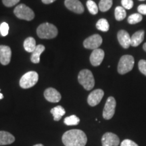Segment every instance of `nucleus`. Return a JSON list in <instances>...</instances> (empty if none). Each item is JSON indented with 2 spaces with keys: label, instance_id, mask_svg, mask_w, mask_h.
I'll return each mask as SVG.
<instances>
[{
  "label": "nucleus",
  "instance_id": "nucleus-20",
  "mask_svg": "<svg viewBox=\"0 0 146 146\" xmlns=\"http://www.w3.org/2000/svg\"><path fill=\"white\" fill-rule=\"evenodd\" d=\"M36 47V41L33 37L30 36V37L27 38L24 41V48L27 52L33 53L35 50Z\"/></svg>",
  "mask_w": 146,
  "mask_h": 146
},
{
  "label": "nucleus",
  "instance_id": "nucleus-10",
  "mask_svg": "<svg viewBox=\"0 0 146 146\" xmlns=\"http://www.w3.org/2000/svg\"><path fill=\"white\" fill-rule=\"evenodd\" d=\"M102 146H118L120 143L119 137L112 133H106L102 138Z\"/></svg>",
  "mask_w": 146,
  "mask_h": 146
},
{
  "label": "nucleus",
  "instance_id": "nucleus-5",
  "mask_svg": "<svg viewBox=\"0 0 146 146\" xmlns=\"http://www.w3.org/2000/svg\"><path fill=\"white\" fill-rule=\"evenodd\" d=\"M14 13L16 17L22 20L31 21L35 18V13L32 9L25 4H20L16 7Z\"/></svg>",
  "mask_w": 146,
  "mask_h": 146
},
{
  "label": "nucleus",
  "instance_id": "nucleus-27",
  "mask_svg": "<svg viewBox=\"0 0 146 146\" xmlns=\"http://www.w3.org/2000/svg\"><path fill=\"white\" fill-rule=\"evenodd\" d=\"M9 25L6 23H2L0 25V33L3 36H5L8 35L9 32Z\"/></svg>",
  "mask_w": 146,
  "mask_h": 146
},
{
  "label": "nucleus",
  "instance_id": "nucleus-15",
  "mask_svg": "<svg viewBox=\"0 0 146 146\" xmlns=\"http://www.w3.org/2000/svg\"><path fill=\"white\" fill-rule=\"evenodd\" d=\"M118 42L123 48L128 49L131 46V36L125 30H120L117 34Z\"/></svg>",
  "mask_w": 146,
  "mask_h": 146
},
{
  "label": "nucleus",
  "instance_id": "nucleus-31",
  "mask_svg": "<svg viewBox=\"0 0 146 146\" xmlns=\"http://www.w3.org/2000/svg\"><path fill=\"white\" fill-rule=\"evenodd\" d=\"M120 146H139L135 142H134L132 140L130 139H125L123 140Z\"/></svg>",
  "mask_w": 146,
  "mask_h": 146
},
{
  "label": "nucleus",
  "instance_id": "nucleus-11",
  "mask_svg": "<svg viewBox=\"0 0 146 146\" xmlns=\"http://www.w3.org/2000/svg\"><path fill=\"white\" fill-rule=\"evenodd\" d=\"M12 57V51L7 45H0V63L3 66L10 64Z\"/></svg>",
  "mask_w": 146,
  "mask_h": 146
},
{
  "label": "nucleus",
  "instance_id": "nucleus-12",
  "mask_svg": "<svg viewBox=\"0 0 146 146\" xmlns=\"http://www.w3.org/2000/svg\"><path fill=\"white\" fill-rule=\"evenodd\" d=\"M64 5L67 9L76 14H82L84 12V7L78 0H65Z\"/></svg>",
  "mask_w": 146,
  "mask_h": 146
},
{
  "label": "nucleus",
  "instance_id": "nucleus-6",
  "mask_svg": "<svg viewBox=\"0 0 146 146\" xmlns=\"http://www.w3.org/2000/svg\"><path fill=\"white\" fill-rule=\"evenodd\" d=\"M39 75L35 71H29L22 76L20 80V86L23 89H29L37 83Z\"/></svg>",
  "mask_w": 146,
  "mask_h": 146
},
{
  "label": "nucleus",
  "instance_id": "nucleus-1",
  "mask_svg": "<svg viewBox=\"0 0 146 146\" xmlns=\"http://www.w3.org/2000/svg\"><path fill=\"white\" fill-rule=\"evenodd\" d=\"M62 142L66 146H85L87 137L83 131L72 129L64 133Z\"/></svg>",
  "mask_w": 146,
  "mask_h": 146
},
{
  "label": "nucleus",
  "instance_id": "nucleus-36",
  "mask_svg": "<svg viewBox=\"0 0 146 146\" xmlns=\"http://www.w3.org/2000/svg\"><path fill=\"white\" fill-rule=\"evenodd\" d=\"M33 146H44V145H42V144H36V145H35Z\"/></svg>",
  "mask_w": 146,
  "mask_h": 146
},
{
  "label": "nucleus",
  "instance_id": "nucleus-18",
  "mask_svg": "<svg viewBox=\"0 0 146 146\" xmlns=\"http://www.w3.org/2000/svg\"><path fill=\"white\" fill-rule=\"evenodd\" d=\"M45 47L43 45H36L35 50L32 53L31 56V60L33 63L38 64L40 62V56L44 52Z\"/></svg>",
  "mask_w": 146,
  "mask_h": 146
},
{
  "label": "nucleus",
  "instance_id": "nucleus-24",
  "mask_svg": "<svg viewBox=\"0 0 146 146\" xmlns=\"http://www.w3.org/2000/svg\"><path fill=\"white\" fill-rule=\"evenodd\" d=\"M64 123L68 126L77 125L80 123V119L76 115H71L70 116L65 118Z\"/></svg>",
  "mask_w": 146,
  "mask_h": 146
},
{
  "label": "nucleus",
  "instance_id": "nucleus-37",
  "mask_svg": "<svg viewBox=\"0 0 146 146\" xmlns=\"http://www.w3.org/2000/svg\"><path fill=\"white\" fill-rule=\"evenodd\" d=\"M139 1H145V0H139Z\"/></svg>",
  "mask_w": 146,
  "mask_h": 146
},
{
  "label": "nucleus",
  "instance_id": "nucleus-26",
  "mask_svg": "<svg viewBox=\"0 0 146 146\" xmlns=\"http://www.w3.org/2000/svg\"><path fill=\"white\" fill-rule=\"evenodd\" d=\"M87 7L89 12H90L91 14L96 15V14H98L99 8H98V5H97L96 3H95L93 0H88V1H87Z\"/></svg>",
  "mask_w": 146,
  "mask_h": 146
},
{
  "label": "nucleus",
  "instance_id": "nucleus-7",
  "mask_svg": "<svg viewBox=\"0 0 146 146\" xmlns=\"http://www.w3.org/2000/svg\"><path fill=\"white\" fill-rule=\"evenodd\" d=\"M116 100L113 97H109L108 98L106 102L103 110V117L106 120L111 119L114 116L116 109Z\"/></svg>",
  "mask_w": 146,
  "mask_h": 146
},
{
  "label": "nucleus",
  "instance_id": "nucleus-14",
  "mask_svg": "<svg viewBox=\"0 0 146 146\" xmlns=\"http://www.w3.org/2000/svg\"><path fill=\"white\" fill-rule=\"evenodd\" d=\"M44 97L47 101L52 102V103L59 102L62 98L61 94L56 89L52 88V87H50L45 91Z\"/></svg>",
  "mask_w": 146,
  "mask_h": 146
},
{
  "label": "nucleus",
  "instance_id": "nucleus-2",
  "mask_svg": "<svg viewBox=\"0 0 146 146\" xmlns=\"http://www.w3.org/2000/svg\"><path fill=\"white\" fill-rule=\"evenodd\" d=\"M36 33L41 39H53L58 35V31L52 24L45 23L40 25L36 29Z\"/></svg>",
  "mask_w": 146,
  "mask_h": 146
},
{
  "label": "nucleus",
  "instance_id": "nucleus-35",
  "mask_svg": "<svg viewBox=\"0 0 146 146\" xmlns=\"http://www.w3.org/2000/svg\"><path fill=\"white\" fill-rule=\"evenodd\" d=\"M3 98V95L2 94H1V92H0V100H2Z\"/></svg>",
  "mask_w": 146,
  "mask_h": 146
},
{
  "label": "nucleus",
  "instance_id": "nucleus-30",
  "mask_svg": "<svg viewBox=\"0 0 146 146\" xmlns=\"http://www.w3.org/2000/svg\"><path fill=\"white\" fill-rule=\"evenodd\" d=\"M21 0H2L3 5L6 7H12L17 4Z\"/></svg>",
  "mask_w": 146,
  "mask_h": 146
},
{
  "label": "nucleus",
  "instance_id": "nucleus-32",
  "mask_svg": "<svg viewBox=\"0 0 146 146\" xmlns=\"http://www.w3.org/2000/svg\"><path fill=\"white\" fill-rule=\"evenodd\" d=\"M137 11L140 14H144L146 15V5L145 4H141L139 5L137 8Z\"/></svg>",
  "mask_w": 146,
  "mask_h": 146
},
{
  "label": "nucleus",
  "instance_id": "nucleus-22",
  "mask_svg": "<svg viewBox=\"0 0 146 146\" xmlns=\"http://www.w3.org/2000/svg\"><path fill=\"white\" fill-rule=\"evenodd\" d=\"M96 28L101 31L107 32L110 28L108 22L105 18H101L96 23Z\"/></svg>",
  "mask_w": 146,
  "mask_h": 146
},
{
  "label": "nucleus",
  "instance_id": "nucleus-13",
  "mask_svg": "<svg viewBox=\"0 0 146 146\" xmlns=\"http://www.w3.org/2000/svg\"><path fill=\"white\" fill-rule=\"evenodd\" d=\"M104 52L102 49H96L93 51L90 56V62L94 66H98L101 64L104 58Z\"/></svg>",
  "mask_w": 146,
  "mask_h": 146
},
{
  "label": "nucleus",
  "instance_id": "nucleus-4",
  "mask_svg": "<svg viewBox=\"0 0 146 146\" xmlns=\"http://www.w3.org/2000/svg\"><path fill=\"white\" fill-rule=\"evenodd\" d=\"M134 58L131 55L123 56L119 60L118 64V72L120 74H125L132 70L134 66Z\"/></svg>",
  "mask_w": 146,
  "mask_h": 146
},
{
  "label": "nucleus",
  "instance_id": "nucleus-16",
  "mask_svg": "<svg viewBox=\"0 0 146 146\" xmlns=\"http://www.w3.org/2000/svg\"><path fill=\"white\" fill-rule=\"evenodd\" d=\"M145 32L143 30L138 31L131 36V45L133 47H137L142 43L144 39Z\"/></svg>",
  "mask_w": 146,
  "mask_h": 146
},
{
  "label": "nucleus",
  "instance_id": "nucleus-33",
  "mask_svg": "<svg viewBox=\"0 0 146 146\" xmlns=\"http://www.w3.org/2000/svg\"><path fill=\"white\" fill-rule=\"evenodd\" d=\"M42 2L45 4H50V3H52L53 2H54L56 0H41Z\"/></svg>",
  "mask_w": 146,
  "mask_h": 146
},
{
  "label": "nucleus",
  "instance_id": "nucleus-3",
  "mask_svg": "<svg viewBox=\"0 0 146 146\" xmlns=\"http://www.w3.org/2000/svg\"><path fill=\"white\" fill-rule=\"evenodd\" d=\"M78 81L87 91L91 90L94 87L95 79L92 72L87 69L82 70L78 75Z\"/></svg>",
  "mask_w": 146,
  "mask_h": 146
},
{
  "label": "nucleus",
  "instance_id": "nucleus-28",
  "mask_svg": "<svg viewBox=\"0 0 146 146\" xmlns=\"http://www.w3.org/2000/svg\"><path fill=\"white\" fill-rule=\"evenodd\" d=\"M139 70H140L142 74L146 76V60H141L138 63Z\"/></svg>",
  "mask_w": 146,
  "mask_h": 146
},
{
  "label": "nucleus",
  "instance_id": "nucleus-21",
  "mask_svg": "<svg viewBox=\"0 0 146 146\" xmlns=\"http://www.w3.org/2000/svg\"><path fill=\"white\" fill-rule=\"evenodd\" d=\"M114 15L116 21H123V20H124L126 18V16H127L125 9L123 6H117L115 8Z\"/></svg>",
  "mask_w": 146,
  "mask_h": 146
},
{
  "label": "nucleus",
  "instance_id": "nucleus-19",
  "mask_svg": "<svg viewBox=\"0 0 146 146\" xmlns=\"http://www.w3.org/2000/svg\"><path fill=\"white\" fill-rule=\"evenodd\" d=\"M51 113L54 116V120L55 121H59L62 117L65 114L66 111L62 106H58L51 110Z\"/></svg>",
  "mask_w": 146,
  "mask_h": 146
},
{
  "label": "nucleus",
  "instance_id": "nucleus-25",
  "mask_svg": "<svg viewBox=\"0 0 146 146\" xmlns=\"http://www.w3.org/2000/svg\"><path fill=\"white\" fill-rule=\"evenodd\" d=\"M142 19H143V16L141 14L139 13H135L129 16V17L128 18V23L130 25H135L140 23Z\"/></svg>",
  "mask_w": 146,
  "mask_h": 146
},
{
  "label": "nucleus",
  "instance_id": "nucleus-29",
  "mask_svg": "<svg viewBox=\"0 0 146 146\" xmlns=\"http://www.w3.org/2000/svg\"><path fill=\"white\" fill-rule=\"evenodd\" d=\"M121 3L123 8L127 10H130L133 7V0H122Z\"/></svg>",
  "mask_w": 146,
  "mask_h": 146
},
{
  "label": "nucleus",
  "instance_id": "nucleus-17",
  "mask_svg": "<svg viewBox=\"0 0 146 146\" xmlns=\"http://www.w3.org/2000/svg\"><path fill=\"white\" fill-rule=\"evenodd\" d=\"M15 141V137L13 135L7 131H0V145H9L14 143Z\"/></svg>",
  "mask_w": 146,
  "mask_h": 146
},
{
  "label": "nucleus",
  "instance_id": "nucleus-8",
  "mask_svg": "<svg viewBox=\"0 0 146 146\" xmlns=\"http://www.w3.org/2000/svg\"><path fill=\"white\" fill-rule=\"evenodd\" d=\"M102 41L103 40L100 35H93L83 41V46L85 47V48L89 50H96L102 45Z\"/></svg>",
  "mask_w": 146,
  "mask_h": 146
},
{
  "label": "nucleus",
  "instance_id": "nucleus-9",
  "mask_svg": "<svg viewBox=\"0 0 146 146\" xmlns=\"http://www.w3.org/2000/svg\"><path fill=\"white\" fill-rule=\"evenodd\" d=\"M104 96V92L102 89H98L93 91L89 95L88 98H87L88 104L92 107L96 106L99 104Z\"/></svg>",
  "mask_w": 146,
  "mask_h": 146
},
{
  "label": "nucleus",
  "instance_id": "nucleus-23",
  "mask_svg": "<svg viewBox=\"0 0 146 146\" xmlns=\"http://www.w3.org/2000/svg\"><path fill=\"white\" fill-rule=\"evenodd\" d=\"M112 0H100L98 7L101 12H107L112 7Z\"/></svg>",
  "mask_w": 146,
  "mask_h": 146
},
{
  "label": "nucleus",
  "instance_id": "nucleus-34",
  "mask_svg": "<svg viewBox=\"0 0 146 146\" xmlns=\"http://www.w3.org/2000/svg\"><path fill=\"white\" fill-rule=\"evenodd\" d=\"M143 50L145 51V52H146V43H144V44H143Z\"/></svg>",
  "mask_w": 146,
  "mask_h": 146
}]
</instances>
